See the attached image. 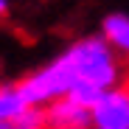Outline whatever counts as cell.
<instances>
[{
    "label": "cell",
    "mask_w": 129,
    "mask_h": 129,
    "mask_svg": "<svg viewBox=\"0 0 129 129\" xmlns=\"http://www.w3.org/2000/svg\"><path fill=\"white\" fill-rule=\"evenodd\" d=\"M59 59L64 64V70L70 73L73 84H87V87H95L101 93L123 87V76H126L123 62L104 42V37L79 39Z\"/></svg>",
    "instance_id": "6da1fadb"
},
{
    "label": "cell",
    "mask_w": 129,
    "mask_h": 129,
    "mask_svg": "<svg viewBox=\"0 0 129 129\" xmlns=\"http://www.w3.org/2000/svg\"><path fill=\"white\" fill-rule=\"evenodd\" d=\"M93 129H129V87L104 93L90 110Z\"/></svg>",
    "instance_id": "7a4b0ae2"
},
{
    "label": "cell",
    "mask_w": 129,
    "mask_h": 129,
    "mask_svg": "<svg viewBox=\"0 0 129 129\" xmlns=\"http://www.w3.org/2000/svg\"><path fill=\"white\" fill-rule=\"evenodd\" d=\"M48 129H93V115L87 107H81L70 98H59L45 107Z\"/></svg>",
    "instance_id": "3957f363"
},
{
    "label": "cell",
    "mask_w": 129,
    "mask_h": 129,
    "mask_svg": "<svg viewBox=\"0 0 129 129\" xmlns=\"http://www.w3.org/2000/svg\"><path fill=\"white\" fill-rule=\"evenodd\" d=\"M104 42L118 56H129V17L126 14H110L104 20Z\"/></svg>",
    "instance_id": "277c9868"
},
{
    "label": "cell",
    "mask_w": 129,
    "mask_h": 129,
    "mask_svg": "<svg viewBox=\"0 0 129 129\" xmlns=\"http://www.w3.org/2000/svg\"><path fill=\"white\" fill-rule=\"evenodd\" d=\"M25 110H28V101L20 90V84H3L0 87V123H11Z\"/></svg>",
    "instance_id": "5b68a950"
},
{
    "label": "cell",
    "mask_w": 129,
    "mask_h": 129,
    "mask_svg": "<svg viewBox=\"0 0 129 129\" xmlns=\"http://www.w3.org/2000/svg\"><path fill=\"white\" fill-rule=\"evenodd\" d=\"M11 129H48V115L42 107H28L20 118L11 121Z\"/></svg>",
    "instance_id": "8992f818"
},
{
    "label": "cell",
    "mask_w": 129,
    "mask_h": 129,
    "mask_svg": "<svg viewBox=\"0 0 129 129\" xmlns=\"http://www.w3.org/2000/svg\"><path fill=\"white\" fill-rule=\"evenodd\" d=\"M6 11H9V3H3V0H0V17H6Z\"/></svg>",
    "instance_id": "52a82bcc"
},
{
    "label": "cell",
    "mask_w": 129,
    "mask_h": 129,
    "mask_svg": "<svg viewBox=\"0 0 129 129\" xmlns=\"http://www.w3.org/2000/svg\"><path fill=\"white\" fill-rule=\"evenodd\" d=\"M0 129H11V123H0Z\"/></svg>",
    "instance_id": "ba28073f"
}]
</instances>
